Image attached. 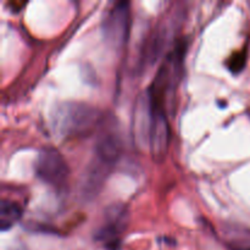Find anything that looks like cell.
I'll use <instances>...</instances> for the list:
<instances>
[{"label":"cell","instance_id":"8fae6325","mask_svg":"<svg viewBox=\"0 0 250 250\" xmlns=\"http://www.w3.org/2000/svg\"><path fill=\"white\" fill-rule=\"evenodd\" d=\"M244 63H246V51H239L231 56L229 61V67L232 72L237 73L244 67Z\"/></svg>","mask_w":250,"mask_h":250},{"label":"cell","instance_id":"ba28073f","mask_svg":"<svg viewBox=\"0 0 250 250\" xmlns=\"http://www.w3.org/2000/svg\"><path fill=\"white\" fill-rule=\"evenodd\" d=\"M170 125L166 109L153 104V124L149 138V150L155 163H163L170 144Z\"/></svg>","mask_w":250,"mask_h":250},{"label":"cell","instance_id":"3957f363","mask_svg":"<svg viewBox=\"0 0 250 250\" xmlns=\"http://www.w3.org/2000/svg\"><path fill=\"white\" fill-rule=\"evenodd\" d=\"M131 26V9L127 1L115 4L107 11L102 24V31L107 43L114 48H121L128 39Z\"/></svg>","mask_w":250,"mask_h":250},{"label":"cell","instance_id":"6da1fadb","mask_svg":"<svg viewBox=\"0 0 250 250\" xmlns=\"http://www.w3.org/2000/svg\"><path fill=\"white\" fill-rule=\"evenodd\" d=\"M100 119L97 107L81 102H66L51 111L50 125L59 138H75L89 134Z\"/></svg>","mask_w":250,"mask_h":250},{"label":"cell","instance_id":"7a4b0ae2","mask_svg":"<svg viewBox=\"0 0 250 250\" xmlns=\"http://www.w3.org/2000/svg\"><path fill=\"white\" fill-rule=\"evenodd\" d=\"M37 177L51 187H62L68 177V165L61 153L56 149L45 146L41 149L34 164Z\"/></svg>","mask_w":250,"mask_h":250},{"label":"cell","instance_id":"9c48e42d","mask_svg":"<svg viewBox=\"0 0 250 250\" xmlns=\"http://www.w3.org/2000/svg\"><path fill=\"white\" fill-rule=\"evenodd\" d=\"M122 151V143L119 136L114 133H107L105 136L100 137L95 146L94 154L100 156L104 160L109 161L110 164L115 165L116 161L119 160L120 155Z\"/></svg>","mask_w":250,"mask_h":250},{"label":"cell","instance_id":"30bf717a","mask_svg":"<svg viewBox=\"0 0 250 250\" xmlns=\"http://www.w3.org/2000/svg\"><path fill=\"white\" fill-rule=\"evenodd\" d=\"M22 216V209L17 203L9 199H2L0 202V229L7 231L14 225L19 222Z\"/></svg>","mask_w":250,"mask_h":250},{"label":"cell","instance_id":"52a82bcc","mask_svg":"<svg viewBox=\"0 0 250 250\" xmlns=\"http://www.w3.org/2000/svg\"><path fill=\"white\" fill-rule=\"evenodd\" d=\"M126 226L127 209L124 205H112L105 212L103 225L95 231V241L105 244L107 248L115 249Z\"/></svg>","mask_w":250,"mask_h":250},{"label":"cell","instance_id":"277c9868","mask_svg":"<svg viewBox=\"0 0 250 250\" xmlns=\"http://www.w3.org/2000/svg\"><path fill=\"white\" fill-rule=\"evenodd\" d=\"M112 167V164L94 154L78 182V192L81 197L84 200L94 199L104 187Z\"/></svg>","mask_w":250,"mask_h":250},{"label":"cell","instance_id":"8992f818","mask_svg":"<svg viewBox=\"0 0 250 250\" xmlns=\"http://www.w3.org/2000/svg\"><path fill=\"white\" fill-rule=\"evenodd\" d=\"M177 16L178 15L175 12L173 16L163 20L155 28V31L153 32V34L149 37L146 51H144V62L153 65L158 59H160L165 49L172 43L176 36V31L178 28V23L181 22Z\"/></svg>","mask_w":250,"mask_h":250},{"label":"cell","instance_id":"5b68a950","mask_svg":"<svg viewBox=\"0 0 250 250\" xmlns=\"http://www.w3.org/2000/svg\"><path fill=\"white\" fill-rule=\"evenodd\" d=\"M153 124V100L149 88L139 94L132 117V136L134 143L141 149L149 148V138Z\"/></svg>","mask_w":250,"mask_h":250}]
</instances>
